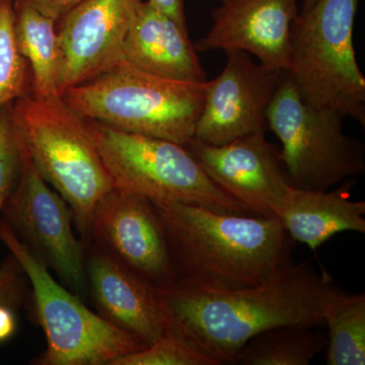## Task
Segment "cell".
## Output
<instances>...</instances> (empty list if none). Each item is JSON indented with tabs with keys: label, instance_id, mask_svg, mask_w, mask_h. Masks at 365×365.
Returning <instances> with one entry per match:
<instances>
[{
	"label": "cell",
	"instance_id": "obj_22",
	"mask_svg": "<svg viewBox=\"0 0 365 365\" xmlns=\"http://www.w3.org/2000/svg\"><path fill=\"white\" fill-rule=\"evenodd\" d=\"M112 365H215L205 355L196 351L174 336L163 338L139 351L124 355Z\"/></svg>",
	"mask_w": 365,
	"mask_h": 365
},
{
	"label": "cell",
	"instance_id": "obj_7",
	"mask_svg": "<svg viewBox=\"0 0 365 365\" xmlns=\"http://www.w3.org/2000/svg\"><path fill=\"white\" fill-rule=\"evenodd\" d=\"M0 241L32 285L34 311L47 342L34 364L112 365L119 357L146 347L143 341L91 311L83 299L59 284L4 220H0Z\"/></svg>",
	"mask_w": 365,
	"mask_h": 365
},
{
	"label": "cell",
	"instance_id": "obj_12",
	"mask_svg": "<svg viewBox=\"0 0 365 365\" xmlns=\"http://www.w3.org/2000/svg\"><path fill=\"white\" fill-rule=\"evenodd\" d=\"M185 146L207 176L252 215L276 217L290 185L280 148L269 143L265 132H255L222 145L193 138Z\"/></svg>",
	"mask_w": 365,
	"mask_h": 365
},
{
	"label": "cell",
	"instance_id": "obj_6",
	"mask_svg": "<svg viewBox=\"0 0 365 365\" xmlns=\"http://www.w3.org/2000/svg\"><path fill=\"white\" fill-rule=\"evenodd\" d=\"M86 121L115 189L151 202L176 201L216 212L252 215L207 176L186 146Z\"/></svg>",
	"mask_w": 365,
	"mask_h": 365
},
{
	"label": "cell",
	"instance_id": "obj_16",
	"mask_svg": "<svg viewBox=\"0 0 365 365\" xmlns=\"http://www.w3.org/2000/svg\"><path fill=\"white\" fill-rule=\"evenodd\" d=\"M122 59L139 71L172 81L204 83L206 74L187 28L143 0L127 33Z\"/></svg>",
	"mask_w": 365,
	"mask_h": 365
},
{
	"label": "cell",
	"instance_id": "obj_10",
	"mask_svg": "<svg viewBox=\"0 0 365 365\" xmlns=\"http://www.w3.org/2000/svg\"><path fill=\"white\" fill-rule=\"evenodd\" d=\"M85 244H91L153 289L174 281L169 246L153 202L113 188L91 213Z\"/></svg>",
	"mask_w": 365,
	"mask_h": 365
},
{
	"label": "cell",
	"instance_id": "obj_1",
	"mask_svg": "<svg viewBox=\"0 0 365 365\" xmlns=\"http://www.w3.org/2000/svg\"><path fill=\"white\" fill-rule=\"evenodd\" d=\"M337 288L327 271L302 262L259 287L206 290L170 284L153 290L165 334L222 365L234 364L242 346L269 329L325 326L327 299Z\"/></svg>",
	"mask_w": 365,
	"mask_h": 365
},
{
	"label": "cell",
	"instance_id": "obj_20",
	"mask_svg": "<svg viewBox=\"0 0 365 365\" xmlns=\"http://www.w3.org/2000/svg\"><path fill=\"white\" fill-rule=\"evenodd\" d=\"M327 336L326 364H365V294L337 288L327 299L323 313Z\"/></svg>",
	"mask_w": 365,
	"mask_h": 365
},
{
	"label": "cell",
	"instance_id": "obj_9",
	"mask_svg": "<svg viewBox=\"0 0 365 365\" xmlns=\"http://www.w3.org/2000/svg\"><path fill=\"white\" fill-rule=\"evenodd\" d=\"M21 150L20 177L2 210L4 220L67 289L86 300V244L74 235L72 209L50 188L21 143Z\"/></svg>",
	"mask_w": 365,
	"mask_h": 365
},
{
	"label": "cell",
	"instance_id": "obj_11",
	"mask_svg": "<svg viewBox=\"0 0 365 365\" xmlns=\"http://www.w3.org/2000/svg\"><path fill=\"white\" fill-rule=\"evenodd\" d=\"M227 64L206 83L205 96L194 139L222 145L267 129V110L287 71H275L247 52L225 53Z\"/></svg>",
	"mask_w": 365,
	"mask_h": 365
},
{
	"label": "cell",
	"instance_id": "obj_2",
	"mask_svg": "<svg viewBox=\"0 0 365 365\" xmlns=\"http://www.w3.org/2000/svg\"><path fill=\"white\" fill-rule=\"evenodd\" d=\"M153 204L169 246L170 284L206 290L259 287L294 264L295 242L278 218L176 201Z\"/></svg>",
	"mask_w": 365,
	"mask_h": 365
},
{
	"label": "cell",
	"instance_id": "obj_26",
	"mask_svg": "<svg viewBox=\"0 0 365 365\" xmlns=\"http://www.w3.org/2000/svg\"><path fill=\"white\" fill-rule=\"evenodd\" d=\"M150 4L167 14L179 25L187 28L185 0H148Z\"/></svg>",
	"mask_w": 365,
	"mask_h": 365
},
{
	"label": "cell",
	"instance_id": "obj_5",
	"mask_svg": "<svg viewBox=\"0 0 365 365\" xmlns=\"http://www.w3.org/2000/svg\"><path fill=\"white\" fill-rule=\"evenodd\" d=\"M359 0H317L290 31L287 73L307 105L365 126V78L353 31Z\"/></svg>",
	"mask_w": 365,
	"mask_h": 365
},
{
	"label": "cell",
	"instance_id": "obj_13",
	"mask_svg": "<svg viewBox=\"0 0 365 365\" xmlns=\"http://www.w3.org/2000/svg\"><path fill=\"white\" fill-rule=\"evenodd\" d=\"M143 1L85 0L57 23L60 96L122 59L125 38Z\"/></svg>",
	"mask_w": 365,
	"mask_h": 365
},
{
	"label": "cell",
	"instance_id": "obj_4",
	"mask_svg": "<svg viewBox=\"0 0 365 365\" xmlns=\"http://www.w3.org/2000/svg\"><path fill=\"white\" fill-rule=\"evenodd\" d=\"M206 83L158 78L121 59L67 88L61 98L83 119L187 145L202 110Z\"/></svg>",
	"mask_w": 365,
	"mask_h": 365
},
{
	"label": "cell",
	"instance_id": "obj_3",
	"mask_svg": "<svg viewBox=\"0 0 365 365\" xmlns=\"http://www.w3.org/2000/svg\"><path fill=\"white\" fill-rule=\"evenodd\" d=\"M9 110L21 145L43 179L71 206L85 241L93 208L114 188L88 121L61 97L33 93L16 98Z\"/></svg>",
	"mask_w": 365,
	"mask_h": 365
},
{
	"label": "cell",
	"instance_id": "obj_25",
	"mask_svg": "<svg viewBox=\"0 0 365 365\" xmlns=\"http://www.w3.org/2000/svg\"><path fill=\"white\" fill-rule=\"evenodd\" d=\"M34 9L47 18L58 23L69 11L85 0H26Z\"/></svg>",
	"mask_w": 365,
	"mask_h": 365
},
{
	"label": "cell",
	"instance_id": "obj_18",
	"mask_svg": "<svg viewBox=\"0 0 365 365\" xmlns=\"http://www.w3.org/2000/svg\"><path fill=\"white\" fill-rule=\"evenodd\" d=\"M14 13L19 48L32 72V93L39 97H61L58 91L61 52L56 21L39 13L26 0H14Z\"/></svg>",
	"mask_w": 365,
	"mask_h": 365
},
{
	"label": "cell",
	"instance_id": "obj_15",
	"mask_svg": "<svg viewBox=\"0 0 365 365\" xmlns=\"http://www.w3.org/2000/svg\"><path fill=\"white\" fill-rule=\"evenodd\" d=\"M88 297L108 322L150 346L165 335L153 288L91 244H86Z\"/></svg>",
	"mask_w": 365,
	"mask_h": 365
},
{
	"label": "cell",
	"instance_id": "obj_21",
	"mask_svg": "<svg viewBox=\"0 0 365 365\" xmlns=\"http://www.w3.org/2000/svg\"><path fill=\"white\" fill-rule=\"evenodd\" d=\"M29 66L14 31V0H0V110L28 93Z\"/></svg>",
	"mask_w": 365,
	"mask_h": 365
},
{
	"label": "cell",
	"instance_id": "obj_19",
	"mask_svg": "<svg viewBox=\"0 0 365 365\" xmlns=\"http://www.w3.org/2000/svg\"><path fill=\"white\" fill-rule=\"evenodd\" d=\"M314 328L284 325L269 329L246 343L234 360L237 365H307L325 352L327 336Z\"/></svg>",
	"mask_w": 365,
	"mask_h": 365
},
{
	"label": "cell",
	"instance_id": "obj_23",
	"mask_svg": "<svg viewBox=\"0 0 365 365\" xmlns=\"http://www.w3.org/2000/svg\"><path fill=\"white\" fill-rule=\"evenodd\" d=\"M21 167L20 139L9 105L0 110V215L16 188Z\"/></svg>",
	"mask_w": 365,
	"mask_h": 365
},
{
	"label": "cell",
	"instance_id": "obj_24",
	"mask_svg": "<svg viewBox=\"0 0 365 365\" xmlns=\"http://www.w3.org/2000/svg\"><path fill=\"white\" fill-rule=\"evenodd\" d=\"M24 272L20 264L9 253L0 265V304L18 307L23 297Z\"/></svg>",
	"mask_w": 365,
	"mask_h": 365
},
{
	"label": "cell",
	"instance_id": "obj_28",
	"mask_svg": "<svg viewBox=\"0 0 365 365\" xmlns=\"http://www.w3.org/2000/svg\"><path fill=\"white\" fill-rule=\"evenodd\" d=\"M317 0H302V11H306L309 9Z\"/></svg>",
	"mask_w": 365,
	"mask_h": 365
},
{
	"label": "cell",
	"instance_id": "obj_8",
	"mask_svg": "<svg viewBox=\"0 0 365 365\" xmlns=\"http://www.w3.org/2000/svg\"><path fill=\"white\" fill-rule=\"evenodd\" d=\"M342 115L307 105L285 72L267 110L290 187L327 191L365 172L364 144L346 135Z\"/></svg>",
	"mask_w": 365,
	"mask_h": 365
},
{
	"label": "cell",
	"instance_id": "obj_17",
	"mask_svg": "<svg viewBox=\"0 0 365 365\" xmlns=\"http://www.w3.org/2000/svg\"><path fill=\"white\" fill-rule=\"evenodd\" d=\"M365 202L349 199L345 185L335 191L289 187L276 218L295 242L312 250L343 232L365 234Z\"/></svg>",
	"mask_w": 365,
	"mask_h": 365
},
{
	"label": "cell",
	"instance_id": "obj_27",
	"mask_svg": "<svg viewBox=\"0 0 365 365\" xmlns=\"http://www.w3.org/2000/svg\"><path fill=\"white\" fill-rule=\"evenodd\" d=\"M16 331V319L13 307L0 304V343L11 339Z\"/></svg>",
	"mask_w": 365,
	"mask_h": 365
},
{
	"label": "cell",
	"instance_id": "obj_14",
	"mask_svg": "<svg viewBox=\"0 0 365 365\" xmlns=\"http://www.w3.org/2000/svg\"><path fill=\"white\" fill-rule=\"evenodd\" d=\"M299 0H220L211 13L212 25L195 44L196 51H242L259 63L287 71L290 31Z\"/></svg>",
	"mask_w": 365,
	"mask_h": 365
}]
</instances>
